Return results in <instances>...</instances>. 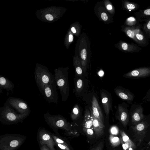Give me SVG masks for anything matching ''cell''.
<instances>
[{
  "label": "cell",
  "mask_w": 150,
  "mask_h": 150,
  "mask_svg": "<svg viewBox=\"0 0 150 150\" xmlns=\"http://www.w3.org/2000/svg\"><path fill=\"white\" fill-rule=\"evenodd\" d=\"M26 136L17 134H6L0 136V150H16L26 139Z\"/></svg>",
  "instance_id": "6da1fadb"
},
{
  "label": "cell",
  "mask_w": 150,
  "mask_h": 150,
  "mask_svg": "<svg viewBox=\"0 0 150 150\" xmlns=\"http://www.w3.org/2000/svg\"><path fill=\"white\" fill-rule=\"evenodd\" d=\"M29 115L20 114L8 105H4L0 108V122L4 125H8L22 122Z\"/></svg>",
  "instance_id": "7a4b0ae2"
},
{
  "label": "cell",
  "mask_w": 150,
  "mask_h": 150,
  "mask_svg": "<svg viewBox=\"0 0 150 150\" xmlns=\"http://www.w3.org/2000/svg\"><path fill=\"white\" fill-rule=\"evenodd\" d=\"M54 76L57 86L59 90L61 95L62 100L64 101L67 100L69 94L67 70L61 68L55 69Z\"/></svg>",
  "instance_id": "3957f363"
},
{
  "label": "cell",
  "mask_w": 150,
  "mask_h": 150,
  "mask_svg": "<svg viewBox=\"0 0 150 150\" xmlns=\"http://www.w3.org/2000/svg\"><path fill=\"white\" fill-rule=\"evenodd\" d=\"M43 116L46 122L57 135H59L58 129H64L67 131L71 130L69 123L60 115H51L47 112L44 114Z\"/></svg>",
  "instance_id": "277c9868"
},
{
  "label": "cell",
  "mask_w": 150,
  "mask_h": 150,
  "mask_svg": "<svg viewBox=\"0 0 150 150\" xmlns=\"http://www.w3.org/2000/svg\"><path fill=\"white\" fill-rule=\"evenodd\" d=\"M34 76L38 87L50 84L55 81L54 75L45 67H36L35 69Z\"/></svg>",
  "instance_id": "5b68a950"
},
{
  "label": "cell",
  "mask_w": 150,
  "mask_h": 150,
  "mask_svg": "<svg viewBox=\"0 0 150 150\" xmlns=\"http://www.w3.org/2000/svg\"><path fill=\"white\" fill-rule=\"evenodd\" d=\"M4 105H8L21 114L30 115V109L27 103L22 99L10 97L6 100Z\"/></svg>",
  "instance_id": "8992f818"
},
{
  "label": "cell",
  "mask_w": 150,
  "mask_h": 150,
  "mask_svg": "<svg viewBox=\"0 0 150 150\" xmlns=\"http://www.w3.org/2000/svg\"><path fill=\"white\" fill-rule=\"evenodd\" d=\"M45 100L49 103H58V96L55 81L47 85L38 87Z\"/></svg>",
  "instance_id": "52a82bcc"
},
{
  "label": "cell",
  "mask_w": 150,
  "mask_h": 150,
  "mask_svg": "<svg viewBox=\"0 0 150 150\" xmlns=\"http://www.w3.org/2000/svg\"><path fill=\"white\" fill-rule=\"evenodd\" d=\"M37 141L39 146L46 145L50 150H56L55 142L52 136V133L45 128H39L37 134Z\"/></svg>",
  "instance_id": "ba28073f"
},
{
  "label": "cell",
  "mask_w": 150,
  "mask_h": 150,
  "mask_svg": "<svg viewBox=\"0 0 150 150\" xmlns=\"http://www.w3.org/2000/svg\"><path fill=\"white\" fill-rule=\"evenodd\" d=\"M144 109L141 104H134L130 111L132 124L135 125L142 121L144 117Z\"/></svg>",
  "instance_id": "9c48e42d"
},
{
  "label": "cell",
  "mask_w": 150,
  "mask_h": 150,
  "mask_svg": "<svg viewBox=\"0 0 150 150\" xmlns=\"http://www.w3.org/2000/svg\"><path fill=\"white\" fill-rule=\"evenodd\" d=\"M123 76L126 78L132 79L147 77L150 76V68L143 67L137 69L124 74Z\"/></svg>",
  "instance_id": "30bf717a"
},
{
  "label": "cell",
  "mask_w": 150,
  "mask_h": 150,
  "mask_svg": "<svg viewBox=\"0 0 150 150\" xmlns=\"http://www.w3.org/2000/svg\"><path fill=\"white\" fill-rule=\"evenodd\" d=\"M116 94L121 99L131 104L133 101L135 96L128 89L119 86L114 89Z\"/></svg>",
  "instance_id": "8fae6325"
},
{
  "label": "cell",
  "mask_w": 150,
  "mask_h": 150,
  "mask_svg": "<svg viewBox=\"0 0 150 150\" xmlns=\"http://www.w3.org/2000/svg\"><path fill=\"white\" fill-rule=\"evenodd\" d=\"M127 107L120 104L118 105L117 110L118 119L125 127L127 126L129 120V112Z\"/></svg>",
  "instance_id": "7c38bea8"
},
{
  "label": "cell",
  "mask_w": 150,
  "mask_h": 150,
  "mask_svg": "<svg viewBox=\"0 0 150 150\" xmlns=\"http://www.w3.org/2000/svg\"><path fill=\"white\" fill-rule=\"evenodd\" d=\"M92 110L93 116L103 124V117L100 107L96 97L93 96L92 100Z\"/></svg>",
  "instance_id": "4fadbf2b"
},
{
  "label": "cell",
  "mask_w": 150,
  "mask_h": 150,
  "mask_svg": "<svg viewBox=\"0 0 150 150\" xmlns=\"http://www.w3.org/2000/svg\"><path fill=\"white\" fill-rule=\"evenodd\" d=\"M90 112L93 119V127L95 134L97 137L104 134L105 126L98 119L93 116L92 109L90 108Z\"/></svg>",
  "instance_id": "5bb4252c"
},
{
  "label": "cell",
  "mask_w": 150,
  "mask_h": 150,
  "mask_svg": "<svg viewBox=\"0 0 150 150\" xmlns=\"http://www.w3.org/2000/svg\"><path fill=\"white\" fill-rule=\"evenodd\" d=\"M100 97L101 102L106 116L109 114L112 108V104L109 96L105 92L100 91Z\"/></svg>",
  "instance_id": "9a60e30c"
},
{
  "label": "cell",
  "mask_w": 150,
  "mask_h": 150,
  "mask_svg": "<svg viewBox=\"0 0 150 150\" xmlns=\"http://www.w3.org/2000/svg\"><path fill=\"white\" fill-rule=\"evenodd\" d=\"M13 83L3 76H0V94L2 93V90H6L7 91L12 90L14 88Z\"/></svg>",
  "instance_id": "2e32d148"
},
{
  "label": "cell",
  "mask_w": 150,
  "mask_h": 150,
  "mask_svg": "<svg viewBox=\"0 0 150 150\" xmlns=\"http://www.w3.org/2000/svg\"><path fill=\"white\" fill-rule=\"evenodd\" d=\"M147 125L146 122L142 121L135 125L133 129L136 136L139 137L144 136L147 127Z\"/></svg>",
  "instance_id": "e0dca14e"
},
{
  "label": "cell",
  "mask_w": 150,
  "mask_h": 150,
  "mask_svg": "<svg viewBox=\"0 0 150 150\" xmlns=\"http://www.w3.org/2000/svg\"><path fill=\"white\" fill-rule=\"evenodd\" d=\"M93 125V119L89 111L85 110L83 122V129L90 128Z\"/></svg>",
  "instance_id": "ac0fdd59"
},
{
  "label": "cell",
  "mask_w": 150,
  "mask_h": 150,
  "mask_svg": "<svg viewBox=\"0 0 150 150\" xmlns=\"http://www.w3.org/2000/svg\"><path fill=\"white\" fill-rule=\"evenodd\" d=\"M120 133L122 139L124 143L127 144L129 147L135 149L136 146L133 142L129 139L125 132L122 130L120 131Z\"/></svg>",
  "instance_id": "d6986e66"
},
{
  "label": "cell",
  "mask_w": 150,
  "mask_h": 150,
  "mask_svg": "<svg viewBox=\"0 0 150 150\" xmlns=\"http://www.w3.org/2000/svg\"><path fill=\"white\" fill-rule=\"evenodd\" d=\"M80 115V110L79 107L77 104H76L72 108L70 115L72 120H76L78 118Z\"/></svg>",
  "instance_id": "ffe728a7"
},
{
  "label": "cell",
  "mask_w": 150,
  "mask_h": 150,
  "mask_svg": "<svg viewBox=\"0 0 150 150\" xmlns=\"http://www.w3.org/2000/svg\"><path fill=\"white\" fill-rule=\"evenodd\" d=\"M109 140L111 145L114 147L119 145L121 143L120 138L112 134L109 136Z\"/></svg>",
  "instance_id": "44dd1931"
},
{
  "label": "cell",
  "mask_w": 150,
  "mask_h": 150,
  "mask_svg": "<svg viewBox=\"0 0 150 150\" xmlns=\"http://www.w3.org/2000/svg\"><path fill=\"white\" fill-rule=\"evenodd\" d=\"M83 86V81L81 79H78L76 81L75 89L78 93H80L82 90Z\"/></svg>",
  "instance_id": "7402d4cb"
},
{
  "label": "cell",
  "mask_w": 150,
  "mask_h": 150,
  "mask_svg": "<svg viewBox=\"0 0 150 150\" xmlns=\"http://www.w3.org/2000/svg\"><path fill=\"white\" fill-rule=\"evenodd\" d=\"M75 66L76 74L78 76H81L83 74V69L82 65H80L79 62L77 60L76 61Z\"/></svg>",
  "instance_id": "603a6c76"
},
{
  "label": "cell",
  "mask_w": 150,
  "mask_h": 150,
  "mask_svg": "<svg viewBox=\"0 0 150 150\" xmlns=\"http://www.w3.org/2000/svg\"><path fill=\"white\" fill-rule=\"evenodd\" d=\"M56 146L60 150H71L69 145L55 143Z\"/></svg>",
  "instance_id": "cb8c5ba5"
},
{
  "label": "cell",
  "mask_w": 150,
  "mask_h": 150,
  "mask_svg": "<svg viewBox=\"0 0 150 150\" xmlns=\"http://www.w3.org/2000/svg\"><path fill=\"white\" fill-rule=\"evenodd\" d=\"M103 142L101 141L97 145L92 148L90 150H103Z\"/></svg>",
  "instance_id": "d4e9b609"
},
{
  "label": "cell",
  "mask_w": 150,
  "mask_h": 150,
  "mask_svg": "<svg viewBox=\"0 0 150 150\" xmlns=\"http://www.w3.org/2000/svg\"><path fill=\"white\" fill-rule=\"evenodd\" d=\"M83 131L88 136H92L93 134V132L91 128L88 129H83Z\"/></svg>",
  "instance_id": "484cf974"
},
{
  "label": "cell",
  "mask_w": 150,
  "mask_h": 150,
  "mask_svg": "<svg viewBox=\"0 0 150 150\" xmlns=\"http://www.w3.org/2000/svg\"><path fill=\"white\" fill-rule=\"evenodd\" d=\"M81 57L83 61H85L86 58L87 52L85 49H83L81 52Z\"/></svg>",
  "instance_id": "4316f807"
},
{
  "label": "cell",
  "mask_w": 150,
  "mask_h": 150,
  "mask_svg": "<svg viewBox=\"0 0 150 150\" xmlns=\"http://www.w3.org/2000/svg\"><path fill=\"white\" fill-rule=\"evenodd\" d=\"M110 132L113 135H116L118 133V129L115 127H112L110 129Z\"/></svg>",
  "instance_id": "83f0119b"
},
{
  "label": "cell",
  "mask_w": 150,
  "mask_h": 150,
  "mask_svg": "<svg viewBox=\"0 0 150 150\" xmlns=\"http://www.w3.org/2000/svg\"><path fill=\"white\" fill-rule=\"evenodd\" d=\"M143 99L146 101H150V88L146 93Z\"/></svg>",
  "instance_id": "f1b7e54d"
},
{
  "label": "cell",
  "mask_w": 150,
  "mask_h": 150,
  "mask_svg": "<svg viewBox=\"0 0 150 150\" xmlns=\"http://www.w3.org/2000/svg\"><path fill=\"white\" fill-rule=\"evenodd\" d=\"M127 35L130 38H133L134 37V33L131 30H128L127 31Z\"/></svg>",
  "instance_id": "f546056e"
},
{
  "label": "cell",
  "mask_w": 150,
  "mask_h": 150,
  "mask_svg": "<svg viewBox=\"0 0 150 150\" xmlns=\"http://www.w3.org/2000/svg\"><path fill=\"white\" fill-rule=\"evenodd\" d=\"M40 150H50L48 147L45 144L39 146Z\"/></svg>",
  "instance_id": "4dcf8cb0"
},
{
  "label": "cell",
  "mask_w": 150,
  "mask_h": 150,
  "mask_svg": "<svg viewBox=\"0 0 150 150\" xmlns=\"http://www.w3.org/2000/svg\"><path fill=\"white\" fill-rule=\"evenodd\" d=\"M101 16L103 21H106L108 19V16L107 14L105 12L102 13L101 14Z\"/></svg>",
  "instance_id": "1f68e13d"
},
{
  "label": "cell",
  "mask_w": 150,
  "mask_h": 150,
  "mask_svg": "<svg viewBox=\"0 0 150 150\" xmlns=\"http://www.w3.org/2000/svg\"><path fill=\"white\" fill-rule=\"evenodd\" d=\"M68 132V134L70 136H76L78 135H77L78 134L77 132L76 131H73L71 130H70L68 131H67Z\"/></svg>",
  "instance_id": "d6a6232c"
},
{
  "label": "cell",
  "mask_w": 150,
  "mask_h": 150,
  "mask_svg": "<svg viewBox=\"0 0 150 150\" xmlns=\"http://www.w3.org/2000/svg\"><path fill=\"white\" fill-rule=\"evenodd\" d=\"M120 140L121 143L122 145L123 149L124 150H127L126 146L124 142L123 141L121 136H120Z\"/></svg>",
  "instance_id": "836d02e7"
},
{
  "label": "cell",
  "mask_w": 150,
  "mask_h": 150,
  "mask_svg": "<svg viewBox=\"0 0 150 150\" xmlns=\"http://www.w3.org/2000/svg\"><path fill=\"white\" fill-rule=\"evenodd\" d=\"M46 18L50 21H52L53 19V17L50 14H47L45 16Z\"/></svg>",
  "instance_id": "e575fe53"
},
{
  "label": "cell",
  "mask_w": 150,
  "mask_h": 150,
  "mask_svg": "<svg viewBox=\"0 0 150 150\" xmlns=\"http://www.w3.org/2000/svg\"><path fill=\"white\" fill-rule=\"evenodd\" d=\"M127 7L130 10L133 9L135 8L134 5V4H128L127 5Z\"/></svg>",
  "instance_id": "d590c367"
},
{
  "label": "cell",
  "mask_w": 150,
  "mask_h": 150,
  "mask_svg": "<svg viewBox=\"0 0 150 150\" xmlns=\"http://www.w3.org/2000/svg\"><path fill=\"white\" fill-rule=\"evenodd\" d=\"M136 36L138 39L140 40H142L144 38L143 35L139 34H137Z\"/></svg>",
  "instance_id": "8d00e7d4"
},
{
  "label": "cell",
  "mask_w": 150,
  "mask_h": 150,
  "mask_svg": "<svg viewBox=\"0 0 150 150\" xmlns=\"http://www.w3.org/2000/svg\"><path fill=\"white\" fill-rule=\"evenodd\" d=\"M128 47L127 44L126 43H123L122 44V47L123 50H127V49Z\"/></svg>",
  "instance_id": "74e56055"
},
{
  "label": "cell",
  "mask_w": 150,
  "mask_h": 150,
  "mask_svg": "<svg viewBox=\"0 0 150 150\" xmlns=\"http://www.w3.org/2000/svg\"><path fill=\"white\" fill-rule=\"evenodd\" d=\"M127 21L131 23L135 21V19L134 17H131L129 18Z\"/></svg>",
  "instance_id": "f35d334b"
},
{
  "label": "cell",
  "mask_w": 150,
  "mask_h": 150,
  "mask_svg": "<svg viewBox=\"0 0 150 150\" xmlns=\"http://www.w3.org/2000/svg\"><path fill=\"white\" fill-rule=\"evenodd\" d=\"M73 36L72 34L69 35V41L70 42H72L73 40Z\"/></svg>",
  "instance_id": "ab89813d"
},
{
  "label": "cell",
  "mask_w": 150,
  "mask_h": 150,
  "mask_svg": "<svg viewBox=\"0 0 150 150\" xmlns=\"http://www.w3.org/2000/svg\"><path fill=\"white\" fill-rule=\"evenodd\" d=\"M144 13L146 15H150V9H148L145 10Z\"/></svg>",
  "instance_id": "60d3db41"
},
{
  "label": "cell",
  "mask_w": 150,
  "mask_h": 150,
  "mask_svg": "<svg viewBox=\"0 0 150 150\" xmlns=\"http://www.w3.org/2000/svg\"><path fill=\"white\" fill-rule=\"evenodd\" d=\"M104 72L103 71H100L98 72V74L99 76H102L104 75Z\"/></svg>",
  "instance_id": "b9f144b4"
},
{
  "label": "cell",
  "mask_w": 150,
  "mask_h": 150,
  "mask_svg": "<svg viewBox=\"0 0 150 150\" xmlns=\"http://www.w3.org/2000/svg\"><path fill=\"white\" fill-rule=\"evenodd\" d=\"M107 8L109 10H111L112 9V6L110 4H108L107 6Z\"/></svg>",
  "instance_id": "7bdbcfd3"
},
{
  "label": "cell",
  "mask_w": 150,
  "mask_h": 150,
  "mask_svg": "<svg viewBox=\"0 0 150 150\" xmlns=\"http://www.w3.org/2000/svg\"><path fill=\"white\" fill-rule=\"evenodd\" d=\"M71 30L73 33H75L76 32V31L75 28L74 27H72L71 28Z\"/></svg>",
  "instance_id": "ee69618b"
},
{
  "label": "cell",
  "mask_w": 150,
  "mask_h": 150,
  "mask_svg": "<svg viewBox=\"0 0 150 150\" xmlns=\"http://www.w3.org/2000/svg\"><path fill=\"white\" fill-rule=\"evenodd\" d=\"M147 27L149 29H150V21H149L147 25Z\"/></svg>",
  "instance_id": "f6af8a7d"
}]
</instances>
